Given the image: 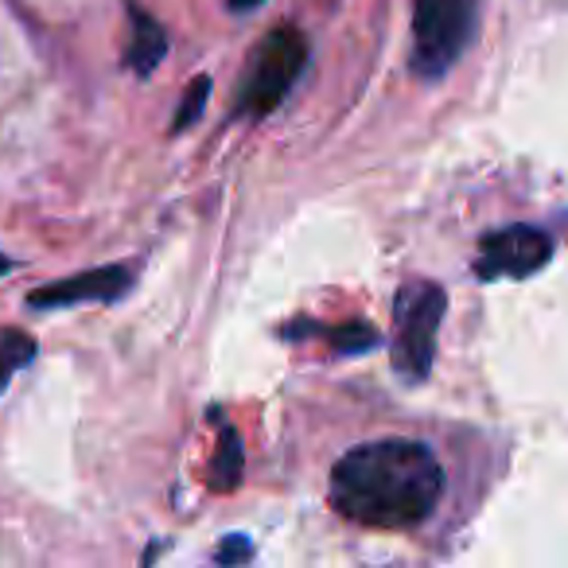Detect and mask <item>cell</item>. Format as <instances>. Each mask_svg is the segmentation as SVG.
I'll return each instance as SVG.
<instances>
[{
  "label": "cell",
  "instance_id": "cell-4",
  "mask_svg": "<svg viewBox=\"0 0 568 568\" xmlns=\"http://www.w3.org/2000/svg\"><path fill=\"white\" fill-rule=\"evenodd\" d=\"M308 36L301 28H273V32L261 40L257 55L250 63V79L242 87V98H237V110L245 118H265L276 105L284 102V94L296 87V79L308 67Z\"/></svg>",
  "mask_w": 568,
  "mask_h": 568
},
{
  "label": "cell",
  "instance_id": "cell-1",
  "mask_svg": "<svg viewBox=\"0 0 568 568\" xmlns=\"http://www.w3.org/2000/svg\"><path fill=\"white\" fill-rule=\"evenodd\" d=\"M444 467L420 440L386 436L343 452L327 479L335 514L366 529H417L436 514Z\"/></svg>",
  "mask_w": 568,
  "mask_h": 568
},
{
  "label": "cell",
  "instance_id": "cell-11",
  "mask_svg": "<svg viewBox=\"0 0 568 568\" xmlns=\"http://www.w3.org/2000/svg\"><path fill=\"white\" fill-rule=\"evenodd\" d=\"M206 94H211V79H195L187 87V94H183V102H180V113H175V121H172V133H187L191 125H195L199 118H203V110H206Z\"/></svg>",
  "mask_w": 568,
  "mask_h": 568
},
{
  "label": "cell",
  "instance_id": "cell-10",
  "mask_svg": "<svg viewBox=\"0 0 568 568\" xmlns=\"http://www.w3.org/2000/svg\"><path fill=\"white\" fill-rule=\"evenodd\" d=\"M242 479V440H237L234 428H222L219 448H214V464H211V483L219 490H234Z\"/></svg>",
  "mask_w": 568,
  "mask_h": 568
},
{
  "label": "cell",
  "instance_id": "cell-9",
  "mask_svg": "<svg viewBox=\"0 0 568 568\" xmlns=\"http://www.w3.org/2000/svg\"><path fill=\"white\" fill-rule=\"evenodd\" d=\"M36 339L20 327H0V394L9 389V382L24 371L36 358Z\"/></svg>",
  "mask_w": 568,
  "mask_h": 568
},
{
  "label": "cell",
  "instance_id": "cell-12",
  "mask_svg": "<svg viewBox=\"0 0 568 568\" xmlns=\"http://www.w3.org/2000/svg\"><path fill=\"white\" fill-rule=\"evenodd\" d=\"M253 545L245 541V537H230V541H222V549L214 552V560L219 565H242V560H250Z\"/></svg>",
  "mask_w": 568,
  "mask_h": 568
},
{
  "label": "cell",
  "instance_id": "cell-3",
  "mask_svg": "<svg viewBox=\"0 0 568 568\" xmlns=\"http://www.w3.org/2000/svg\"><path fill=\"white\" fill-rule=\"evenodd\" d=\"M471 28V0H413V74L428 82L444 79L452 71V63L464 55Z\"/></svg>",
  "mask_w": 568,
  "mask_h": 568
},
{
  "label": "cell",
  "instance_id": "cell-8",
  "mask_svg": "<svg viewBox=\"0 0 568 568\" xmlns=\"http://www.w3.org/2000/svg\"><path fill=\"white\" fill-rule=\"evenodd\" d=\"M129 17H133V43H129V51H125V67H133L144 79V74H152V67L168 55V36H164V28L152 17H144L141 9H129Z\"/></svg>",
  "mask_w": 568,
  "mask_h": 568
},
{
  "label": "cell",
  "instance_id": "cell-6",
  "mask_svg": "<svg viewBox=\"0 0 568 568\" xmlns=\"http://www.w3.org/2000/svg\"><path fill=\"white\" fill-rule=\"evenodd\" d=\"M133 273L125 265H102V268H87L79 276H67V281H51L43 288H36L28 296V308H67V304H113L129 293Z\"/></svg>",
  "mask_w": 568,
  "mask_h": 568
},
{
  "label": "cell",
  "instance_id": "cell-7",
  "mask_svg": "<svg viewBox=\"0 0 568 568\" xmlns=\"http://www.w3.org/2000/svg\"><path fill=\"white\" fill-rule=\"evenodd\" d=\"M284 335H288V339H301V335H320V339L332 343L335 355H366V351H374L382 343V335L374 332L371 324H363V320H347V324H339V327L293 324Z\"/></svg>",
  "mask_w": 568,
  "mask_h": 568
},
{
  "label": "cell",
  "instance_id": "cell-2",
  "mask_svg": "<svg viewBox=\"0 0 568 568\" xmlns=\"http://www.w3.org/2000/svg\"><path fill=\"white\" fill-rule=\"evenodd\" d=\"M448 312L444 284L413 276L394 296V335H389V358L405 382H425L436 363V332Z\"/></svg>",
  "mask_w": 568,
  "mask_h": 568
},
{
  "label": "cell",
  "instance_id": "cell-5",
  "mask_svg": "<svg viewBox=\"0 0 568 568\" xmlns=\"http://www.w3.org/2000/svg\"><path fill=\"white\" fill-rule=\"evenodd\" d=\"M552 257V237L537 226H503L479 237L475 273L483 281H521L545 268Z\"/></svg>",
  "mask_w": 568,
  "mask_h": 568
},
{
  "label": "cell",
  "instance_id": "cell-14",
  "mask_svg": "<svg viewBox=\"0 0 568 568\" xmlns=\"http://www.w3.org/2000/svg\"><path fill=\"white\" fill-rule=\"evenodd\" d=\"M12 268H17V261H12V257H4V253H0V276H4V273H12Z\"/></svg>",
  "mask_w": 568,
  "mask_h": 568
},
{
  "label": "cell",
  "instance_id": "cell-13",
  "mask_svg": "<svg viewBox=\"0 0 568 568\" xmlns=\"http://www.w3.org/2000/svg\"><path fill=\"white\" fill-rule=\"evenodd\" d=\"M257 4H265V0H226L230 12H250V9H257Z\"/></svg>",
  "mask_w": 568,
  "mask_h": 568
}]
</instances>
